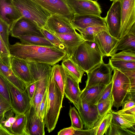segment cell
Segmentation results:
<instances>
[{
  "instance_id": "obj_11",
  "label": "cell",
  "mask_w": 135,
  "mask_h": 135,
  "mask_svg": "<svg viewBox=\"0 0 135 135\" xmlns=\"http://www.w3.org/2000/svg\"><path fill=\"white\" fill-rule=\"evenodd\" d=\"M40 29L31 20L22 17L12 24L9 32L12 36L17 38L21 36L28 35L44 37Z\"/></svg>"
},
{
  "instance_id": "obj_40",
  "label": "cell",
  "mask_w": 135,
  "mask_h": 135,
  "mask_svg": "<svg viewBox=\"0 0 135 135\" xmlns=\"http://www.w3.org/2000/svg\"><path fill=\"white\" fill-rule=\"evenodd\" d=\"M0 95L11 105L10 94L8 81L0 74Z\"/></svg>"
},
{
  "instance_id": "obj_15",
  "label": "cell",
  "mask_w": 135,
  "mask_h": 135,
  "mask_svg": "<svg viewBox=\"0 0 135 135\" xmlns=\"http://www.w3.org/2000/svg\"><path fill=\"white\" fill-rule=\"evenodd\" d=\"M25 114V135H45L44 121L40 119L32 104Z\"/></svg>"
},
{
  "instance_id": "obj_52",
  "label": "cell",
  "mask_w": 135,
  "mask_h": 135,
  "mask_svg": "<svg viewBox=\"0 0 135 135\" xmlns=\"http://www.w3.org/2000/svg\"><path fill=\"white\" fill-rule=\"evenodd\" d=\"M4 114L0 116V124H1L3 117Z\"/></svg>"
},
{
  "instance_id": "obj_46",
  "label": "cell",
  "mask_w": 135,
  "mask_h": 135,
  "mask_svg": "<svg viewBox=\"0 0 135 135\" xmlns=\"http://www.w3.org/2000/svg\"><path fill=\"white\" fill-rule=\"evenodd\" d=\"M75 129L71 126L65 128L58 132V135H74Z\"/></svg>"
},
{
  "instance_id": "obj_13",
  "label": "cell",
  "mask_w": 135,
  "mask_h": 135,
  "mask_svg": "<svg viewBox=\"0 0 135 135\" xmlns=\"http://www.w3.org/2000/svg\"><path fill=\"white\" fill-rule=\"evenodd\" d=\"M12 109L17 113L24 114L31 106V100L26 89L22 91L8 81Z\"/></svg>"
},
{
  "instance_id": "obj_49",
  "label": "cell",
  "mask_w": 135,
  "mask_h": 135,
  "mask_svg": "<svg viewBox=\"0 0 135 135\" xmlns=\"http://www.w3.org/2000/svg\"><path fill=\"white\" fill-rule=\"evenodd\" d=\"M135 105V101L131 100H125L123 102L122 109H126Z\"/></svg>"
},
{
  "instance_id": "obj_24",
  "label": "cell",
  "mask_w": 135,
  "mask_h": 135,
  "mask_svg": "<svg viewBox=\"0 0 135 135\" xmlns=\"http://www.w3.org/2000/svg\"><path fill=\"white\" fill-rule=\"evenodd\" d=\"M119 50L135 53V26L128 33L119 40L113 50L112 56Z\"/></svg>"
},
{
  "instance_id": "obj_41",
  "label": "cell",
  "mask_w": 135,
  "mask_h": 135,
  "mask_svg": "<svg viewBox=\"0 0 135 135\" xmlns=\"http://www.w3.org/2000/svg\"><path fill=\"white\" fill-rule=\"evenodd\" d=\"M111 57L110 59L112 60L135 61V53L130 51H122Z\"/></svg>"
},
{
  "instance_id": "obj_19",
  "label": "cell",
  "mask_w": 135,
  "mask_h": 135,
  "mask_svg": "<svg viewBox=\"0 0 135 135\" xmlns=\"http://www.w3.org/2000/svg\"><path fill=\"white\" fill-rule=\"evenodd\" d=\"M10 64L14 74L25 83L26 86L33 82L27 62L11 56Z\"/></svg>"
},
{
  "instance_id": "obj_50",
  "label": "cell",
  "mask_w": 135,
  "mask_h": 135,
  "mask_svg": "<svg viewBox=\"0 0 135 135\" xmlns=\"http://www.w3.org/2000/svg\"><path fill=\"white\" fill-rule=\"evenodd\" d=\"M11 135V134L1 124H0V135Z\"/></svg>"
},
{
  "instance_id": "obj_33",
  "label": "cell",
  "mask_w": 135,
  "mask_h": 135,
  "mask_svg": "<svg viewBox=\"0 0 135 135\" xmlns=\"http://www.w3.org/2000/svg\"><path fill=\"white\" fill-rule=\"evenodd\" d=\"M135 132L124 128L112 119L110 125L105 133L106 135H134Z\"/></svg>"
},
{
  "instance_id": "obj_38",
  "label": "cell",
  "mask_w": 135,
  "mask_h": 135,
  "mask_svg": "<svg viewBox=\"0 0 135 135\" xmlns=\"http://www.w3.org/2000/svg\"><path fill=\"white\" fill-rule=\"evenodd\" d=\"M113 101L112 95L108 98L96 104L99 115L100 117V119L108 111L112 109L113 105Z\"/></svg>"
},
{
  "instance_id": "obj_22",
  "label": "cell",
  "mask_w": 135,
  "mask_h": 135,
  "mask_svg": "<svg viewBox=\"0 0 135 135\" xmlns=\"http://www.w3.org/2000/svg\"><path fill=\"white\" fill-rule=\"evenodd\" d=\"M65 71L66 79L64 94L66 98L73 104L78 110L79 104L80 95L81 92L79 87V83L68 73L66 71Z\"/></svg>"
},
{
  "instance_id": "obj_21",
  "label": "cell",
  "mask_w": 135,
  "mask_h": 135,
  "mask_svg": "<svg viewBox=\"0 0 135 135\" xmlns=\"http://www.w3.org/2000/svg\"><path fill=\"white\" fill-rule=\"evenodd\" d=\"M53 33L65 46L67 55L73 57L78 47L85 40L80 34L74 33Z\"/></svg>"
},
{
  "instance_id": "obj_47",
  "label": "cell",
  "mask_w": 135,
  "mask_h": 135,
  "mask_svg": "<svg viewBox=\"0 0 135 135\" xmlns=\"http://www.w3.org/2000/svg\"><path fill=\"white\" fill-rule=\"evenodd\" d=\"M12 109L11 104L0 95V110H9Z\"/></svg>"
},
{
  "instance_id": "obj_8",
  "label": "cell",
  "mask_w": 135,
  "mask_h": 135,
  "mask_svg": "<svg viewBox=\"0 0 135 135\" xmlns=\"http://www.w3.org/2000/svg\"><path fill=\"white\" fill-rule=\"evenodd\" d=\"M121 23L118 39L120 40L135 26V0H119Z\"/></svg>"
},
{
  "instance_id": "obj_9",
  "label": "cell",
  "mask_w": 135,
  "mask_h": 135,
  "mask_svg": "<svg viewBox=\"0 0 135 135\" xmlns=\"http://www.w3.org/2000/svg\"><path fill=\"white\" fill-rule=\"evenodd\" d=\"M26 120L25 114L18 113L11 109L4 113L1 124L11 135H25Z\"/></svg>"
},
{
  "instance_id": "obj_27",
  "label": "cell",
  "mask_w": 135,
  "mask_h": 135,
  "mask_svg": "<svg viewBox=\"0 0 135 135\" xmlns=\"http://www.w3.org/2000/svg\"><path fill=\"white\" fill-rule=\"evenodd\" d=\"M106 86L97 85L86 89L84 88L81 91L80 99L90 104H96L99 96Z\"/></svg>"
},
{
  "instance_id": "obj_39",
  "label": "cell",
  "mask_w": 135,
  "mask_h": 135,
  "mask_svg": "<svg viewBox=\"0 0 135 135\" xmlns=\"http://www.w3.org/2000/svg\"><path fill=\"white\" fill-rule=\"evenodd\" d=\"M11 55L0 35V60L3 63L11 68Z\"/></svg>"
},
{
  "instance_id": "obj_37",
  "label": "cell",
  "mask_w": 135,
  "mask_h": 135,
  "mask_svg": "<svg viewBox=\"0 0 135 135\" xmlns=\"http://www.w3.org/2000/svg\"><path fill=\"white\" fill-rule=\"evenodd\" d=\"M10 28L9 25L0 17V35L9 51L10 45L9 40Z\"/></svg>"
},
{
  "instance_id": "obj_10",
  "label": "cell",
  "mask_w": 135,
  "mask_h": 135,
  "mask_svg": "<svg viewBox=\"0 0 135 135\" xmlns=\"http://www.w3.org/2000/svg\"><path fill=\"white\" fill-rule=\"evenodd\" d=\"M74 15H93L100 16L102 13L99 4L91 0H64Z\"/></svg>"
},
{
  "instance_id": "obj_45",
  "label": "cell",
  "mask_w": 135,
  "mask_h": 135,
  "mask_svg": "<svg viewBox=\"0 0 135 135\" xmlns=\"http://www.w3.org/2000/svg\"><path fill=\"white\" fill-rule=\"evenodd\" d=\"M36 83V81H33L26 86V89L31 101L32 99L34 94Z\"/></svg>"
},
{
  "instance_id": "obj_23",
  "label": "cell",
  "mask_w": 135,
  "mask_h": 135,
  "mask_svg": "<svg viewBox=\"0 0 135 135\" xmlns=\"http://www.w3.org/2000/svg\"><path fill=\"white\" fill-rule=\"evenodd\" d=\"M0 17L10 27L22 16L10 0H0Z\"/></svg>"
},
{
  "instance_id": "obj_43",
  "label": "cell",
  "mask_w": 135,
  "mask_h": 135,
  "mask_svg": "<svg viewBox=\"0 0 135 135\" xmlns=\"http://www.w3.org/2000/svg\"><path fill=\"white\" fill-rule=\"evenodd\" d=\"M47 88L40 104L38 113L39 116L42 121L44 120V118L46 112L47 105Z\"/></svg>"
},
{
  "instance_id": "obj_14",
  "label": "cell",
  "mask_w": 135,
  "mask_h": 135,
  "mask_svg": "<svg viewBox=\"0 0 135 135\" xmlns=\"http://www.w3.org/2000/svg\"><path fill=\"white\" fill-rule=\"evenodd\" d=\"M121 4L119 0L113 2L105 18L109 34L118 39L121 23Z\"/></svg>"
},
{
  "instance_id": "obj_12",
  "label": "cell",
  "mask_w": 135,
  "mask_h": 135,
  "mask_svg": "<svg viewBox=\"0 0 135 135\" xmlns=\"http://www.w3.org/2000/svg\"><path fill=\"white\" fill-rule=\"evenodd\" d=\"M50 15L59 16L71 21L74 15L64 0H33Z\"/></svg>"
},
{
  "instance_id": "obj_35",
  "label": "cell",
  "mask_w": 135,
  "mask_h": 135,
  "mask_svg": "<svg viewBox=\"0 0 135 135\" xmlns=\"http://www.w3.org/2000/svg\"><path fill=\"white\" fill-rule=\"evenodd\" d=\"M69 114L71 121V126L77 129H83V124L80 115L74 107L70 106Z\"/></svg>"
},
{
  "instance_id": "obj_31",
  "label": "cell",
  "mask_w": 135,
  "mask_h": 135,
  "mask_svg": "<svg viewBox=\"0 0 135 135\" xmlns=\"http://www.w3.org/2000/svg\"><path fill=\"white\" fill-rule=\"evenodd\" d=\"M112 109L108 111L97 123L95 135H103L107 132L112 119Z\"/></svg>"
},
{
  "instance_id": "obj_54",
  "label": "cell",
  "mask_w": 135,
  "mask_h": 135,
  "mask_svg": "<svg viewBox=\"0 0 135 135\" xmlns=\"http://www.w3.org/2000/svg\"><path fill=\"white\" fill-rule=\"evenodd\" d=\"M115 0H110V1H115Z\"/></svg>"
},
{
  "instance_id": "obj_16",
  "label": "cell",
  "mask_w": 135,
  "mask_h": 135,
  "mask_svg": "<svg viewBox=\"0 0 135 135\" xmlns=\"http://www.w3.org/2000/svg\"><path fill=\"white\" fill-rule=\"evenodd\" d=\"M78 110L85 129L95 127L100 118L96 104H90L80 99Z\"/></svg>"
},
{
  "instance_id": "obj_51",
  "label": "cell",
  "mask_w": 135,
  "mask_h": 135,
  "mask_svg": "<svg viewBox=\"0 0 135 135\" xmlns=\"http://www.w3.org/2000/svg\"><path fill=\"white\" fill-rule=\"evenodd\" d=\"M0 110V116L4 114V113L7 110Z\"/></svg>"
},
{
  "instance_id": "obj_4",
  "label": "cell",
  "mask_w": 135,
  "mask_h": 135,
  "mask_svg": "<svg viewBox=\"0 0 135 135\" xmlns=\"http://www.w3.org/2000/svg\"><path fill=\"white\" fill-rule=\"evenodd\" d=\"M104 57L95 42L85 41L78 48L72 58L86 73L103 62Z\"/></svg>"
},
{
  "instance_id": "obj_53",
  "label": "cell",
  "mask_w": 135,
  "mask_h": 135,
  "mask_svg": "<svg viewBox=\"0 0 135 135\" xmlns=\"http://www.w3.org/2000/svg\"><path fill=\"white\" fill-rule=\"evenodd\" d=\"M92 0V1H98V0Z\"/></svg>"
},
{
  "instance_id": "obj_25",
  "label": "cell",
  "mask_w": 135,
  "mask_h": 135,
  "mask_svg": "<svg viewBox=\"0 0 135 135\" xmlns=\"http://www.w3.org/2000/svg\"><path fill=\"white\" fill-rule=\"evenodd\" d=\"M61 65L78 83H81L82 76L85 72L73 60L72 57L67 55L62 60Z\"/></svg>"
},
{
  "instance_id": "obj_2",
  "label": "cell",
  "mask_w": 135,
  "mask_h": 135,
  "mask_svg": "<svg viewBox=\"0 0 135 135\" xmlns=\"http://www.w3.org/2000/svg\"><path fill=\"white\" fill-rule=\"evenodd\" d=\"M47 105L44 118L49 133L53 131L57 123L64 97L54 80L51 72L47 86Z\"/></svg>"
},
{
  "instance_id": "obj_44",
  "label": "cell",
  "mask_w": 135,
  "mask_h": 135,
  "mask_svg": "<svg viewBox=\"0 0 135 135\" xmlns=\"http://www.w3.org/2000/svg\"><path fill=\"white\" fill-rule=\"evenodd\" d=\"M96 127L90 129H75L74 135H95Z\"/></svg>"
},
{
  "instance_id": "obj_28",
  "label": "cell",
  "mask_w": 135,
  "mask_h": 135,
  "mask_svg": "<svg viewBox=\"0 0 135 135\" xmlns=\"http://www.w3.org/2000/svg\"><path fill=\"white\" fill-rule=\"evenodd\" d=\"M112 119L117 124L125 129L133 128L135 125V115L118 113L112 109Z\"/></svg>"
},
{
  "instance_id": "obj_26",
  "label": "cell",
  "mask_w": 135,
  "mask_h": 135,
  "mask_svg": "<svg viewBox=\"0 0 135 135\" xmlns=\"http://www.w3.org/2000/svg\"><path fill=\"white\" fill-rule=\"evenodd\" d=\"M0 74L8 82L22 91L26 89L25 83L14 74L11 68L3 64L0 60Z\"/></svg>"
},
{
  "instance_id": "obj_36",
  "label": "cell",
  "mask_w": 135,
  "mask_h": 135,
  "mask_svg": "<svg viewBox=\"0 0 135 135\" xmlns=\"http://www.w3.org/2000/svg\"><path fill=\"white\" fill-rule=\"evenodd\" d=\"M40 30L44 37L55 47L66 51L64 45L53 33L43 27L41 28Z\"/></svg>"
},
{
  "instance_id": "obj_48",
  "label": "cell",
  "mask_w": 135,
  "mask_h": 135,
  "mask_svg": "<svg viewBox=\"0 0 135 135\" xmlns=\"http://www.w3.org/2000/svg\"><path fill=\"white\" fill-rule=\"evenodd\" d=\"M116 112L123 114L135 115V105L126 109H122Z\"/></svg>"
},
{
  "instance_id": "obj_6",
  "label": "cell",
  "mask_w": 135,
  "mask_h": 135,
  "mask_svg": "<svg viewBox=\"0 0 135 135\" xmlns=\"http://www.w3.org/2000/svg\"><path fill=\"white\" fill-rule=\"evenodd\" d=\"M113 71L112 78L113 81L112 94L114 101L113 106L118 110L128 95L130 83L128 77L120 71L116 69H113Z\"/></svg>"
},
{
  "instance_id": "obj_18",
  "label": "cell",
  "mask_w": 135,
  "mask_h": 135,
  "mask_svg": "<svg viewBox=\"0 0 135 135\" xmlns=\"http://www.w3.org/2000/svg\"><path fill=\"white\" fill-rule=\"evenodd\" d=\"M70 21L75 30L78 31L92 26L107 27L105 18L95 15H75Z\"/></svg>"
},
{
  "instance_id": "obj_42",
  "label": "cell",
  "mask_w": 135,
  "mask_h": 135,
  "mask_svg": "<svg viewBox=\"0 0 135 135\" xmlns=\"http://www.w3.org/2000/svg\"><path fill=\"white\" fill-rule=\"evenodd\" d=\"M112 85L113 81L112 79L110 82L106 85L99 96L96 104L107 99L111 96Z\"/></svg>"
},
{
  "instance_id": "obj_17",
  "label": "cell",
  "mask_w": 135,
  "mask_h": 135,
  "mask_svg": "<svg viewBox=\"0 0 135 135\" xmlns=\"http://www.w3.org/2000/svg\"><path fill=\"white\" fill-rule=\"evenodd\" d=\"M43 28L52 33H70L77 32L70 21L56 15L49 16Z\"/></svg>"
},
{
  "instance_id": "obj_1",
  "label": "cell",
  "mask_w": 135,
  "mask_h": 135,
  "mask_svg": "<svg viewBox=\"0 0 135 135\" xmlns=\"http://www.w3.org/2000/svg\"><path fill=\"white\" fill-rule=\"evenodd\" d=\"M11 56L28 62L44 63L52 66L62 60L66 52L55 47L26 45L19 42L10 45Z\"/></svg>"
},
{
  "instance_id": "obj_3",
  "label": "cell",
  "mask_w": 135,
  "mask_h": 135,
  "mask_svg": "<svg viewBox=\"0 0 135 135\" xmlns=\"http://www.w3.org/2000/svg\"><path fill=\"white\" fill-rule=\"evenodd\" d=\"M28 62L33 82H37L31 103L33 105L38 115L40 104L47 88L52 66L44 63Z\"/></svg>"
},
{
  "instance_id": "obj_20",
  "label": "cell",
  "mask_w": 135,
  "mask_h": 135,
  "mask_svg": "<svg viewBox=\"0 0 135 135\" xmlns=\"http://www.w3.org/2000/svg\"><path fill=\"white\" fill-rule=\"evenodd\" d=\"M119 40L111 36L108 31H103L96 36L94 42L104 56L111 57Z\"/></svg>"
},
{
  "instance_id": "obj_5",
  "label": "cell",
  "mask_w": 135,
  "mask_h": 135,
  "mask_svg": "<svg viewBox=\"0 0 135 135\" xmlns=\"http://www.w3.org/2000/svg\"><path fill=\"white\" fill-rule=\"evenodd\" d=\"M22 17L32 21L40 28L44 27L50 15L33 0H10Z\"/></svg>"
},
{
  "instance_id": "obj_30",
  "label": "cell",
  "mask_w": 135,
  "mask_h": 135,
  "mask_svg": "<svg viewBox=\"0 0 135 135\" xmlns=\"http://www.w3.org/2000/svg\"><path fill=\"white\" fill-rule=\"evenodd\" d=\"M18 38L20 40L21 43L23 44L46 47H55L44 37L28 35L21 36L18 37Z\"/></svg>"
},
{
  "instance_id": "obj_34",
  "label": "cell",
  "mask_w": 135,
  "mask_h": 135,
  "mask_svg": "<svg viewBox=\"0 0 135 135\" xmlns=\"http://www.w3.org/2000/svg\"><path fill=\"white\" fill-rule=\"evenodd\" d=\"M109 62L113 69L119 70L135 69V61L112 60L109 59Z\"/></svg>"
},
{
  "instance_id": "obj_32",
  "label": "cell",
  "mask_w": 135,
  "mask_h": 135,
  "mask_svg": "<svg viewBox=\"0 0 135 135\" xmlns=\"http://www.w3.org/2000/svg\"><path fill=\"white\" fill-rule=\"evenodd\" d=\"M103 31L108 32L107 27L100 26H90L78 30L85 41L92 42H94L97 35Z\"/></svg>"
},
{
  "instance_id": "obj_29",
  "label": "cell",
  "mask_w": 135,
  "mask_h": 135,
  "mask_svg": "<svg viewBox=\"0 0 135 135\" xmlns=\"http://www.w3.org/2000/svg\"><path fill=\"white\" fill-rule=\"evenodd\" d=\"M51 72L54 80L62 93L64 94V89L66 79L65 71L61 65L55 64L52 66Z\"/></svg>"
},
{
  "instance_id": "obj_7",
  "label": "cell",
  "mask_w": 135,
  "mask_h": 135,
  "mask_svg": "<svg viewBox=\"0 0 135 135\" xmlns=\"http://www.w3.org/2000/svg\"><path fill=\"white\" fill-rule=\"evenodd\" d=\"M113 69L109 63H101L86 73L87 79L84 88L97 85H106L112 80Z\"/></svg>"
}]
</instances>
